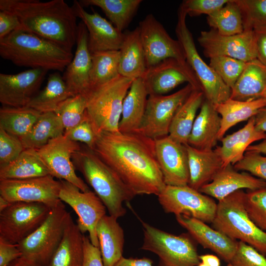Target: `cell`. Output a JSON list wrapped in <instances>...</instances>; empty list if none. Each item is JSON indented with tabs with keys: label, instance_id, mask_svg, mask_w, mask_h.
Masks as SVG:
<instances>
[{
	"label": "cell",
	"instance_id": "1",
	"mask_svg": "<svg viewBox=\"0 0 266 266\" xmlns=\"http://www.w3.org/2000/svg\"><path fill=\"white\" fill-rule=\"evenodd\" d=\"M93 150L135 196H158L166 186L153 139L139 132H102Z\"/></svg>",
	"mask_w": 266,
	"mask_h": 266
},
{
	"label": "cell",
	"instance_id": "2",
	"mask_svg": "<svg viewBox=\"0 0 266 266\" xmlns=\"http://www.w3.org/2000/svg\"><path fill=\"white\" fill-rule=\"evenodd\" d=\"M0 10L15 15L21 24L20 30L71 51L76 44L77 17L64 0H0Z\"/></svg>",
	"mask_w": 266,
	"mask_h": 266
},
{
	"label": "cell",
	"instance_id": "3",
	"mask_svg": "<svg viewBox=\"0 0 266 266\" xmlns=\"http://www.w3.org/2000/svg\"><path fill=\"white\" fill-rule=\"evenodd\" d=\"M0 55L17 66L63 71L73 55L58 44L22 30L0 39Z\"/></svg>",
	"mask_w": 266,
	"mask_h": 266
},
{
	"label": "cell",
	"instance_id": "4",
	"mask_svg": "<svg viewBox=\"0 0 266 266\" xmlns=\"http://www.w3.org/2000/svg\"><path fill=\"white\" fill-rule=\"evenodd\" d=\"M72 161L75 169L83 175L109 214L117 219L123 216L126 213L123 203L131 200L135 195L118 174L86 145L81 146L72 155Z\"/></svg>",
	"mask_w": 266,
	"mask_h": 266
},
{
	"label": "cell",
	"instance_id": "5",
	"mask_svg": "<svg viewBox=\"0 0 266 266\" xmlns=\"http://www.w3.org/2000/svg\"><path fill=\"white\" fill-rule=\"evenodd\" d=\"M245 197L246 193L240 190L219 201L211 223L215 229L231 239H238L266 256V232L250 218Z\"/></svg>",
	"mask_w": 266,
	"mask_h": 266
},
{
	"label": "cell",
	"instance_id": "6",
	"mask_svg": "<svg viewBox=\"0 0 266 266\" xmlns=\"http://www.w3.org/2000/svg\"><path fill=\"white\" fill-rule=\"evenodd\" d=\"M133 80L120 75L87 95L86 116L97 135L119 132L123 101Z\"/></svg>",
	"mask_w": 266,
	"mask_h": 266
},
{
	"label": "cell",
	"instance_id": "7",
	"mask_svg": "<svg viewBox=\"0 0 266 266\" xmlns=\"http://www.w3.org/2000/svg\"><path fill=\"white\" fill-rule=\"evenodd\" d=\"M187 15L180 5L175 28L177 40L183 49L187 63L200 83L204 98L215 105L220 104L230 98L231 89L200 56L193 35L186 25Z\"/></svg>",
	"mask_w": 266,
	"mask_h": 266
},
{
	"label": "cell",
	"instance_id": "8",
	"mask_svg": "<svg viewBox=\"0 0 266 266\" xmlns=\"http://www.w3.org/2000/svg\"><path fill=\"white\" fill-rule=\"evenodd\" d=\"M141 222L143 241L141 249L158 256L157 266H197L200 263L195 245L188 235H175Z\"/></svg>",
	"mask_w": 266,
	"mask_h": 266
},
{
	"label": "cell",
	"instance_id": "9",
	"mask_svg": "<svg viewBox=\"0 0 266 266\" xmlns=\"http://www.w3.org/2000/svg\"><path fill=\"white\" fill-rule=\"evenodd\" d=\"M71 218L63 201L51 208L43 223L18 244L22 256L45 265L60 245Z\"/></svg>",
	"mask_w": 266,
	"mask_h": 266
},
{
	"label": "cell",
	"instance_id": "10",
	"mask_svg": "<svg viewBox=\"0 0 266 266\" xmlns=\"http://www.w3.org/2000/svg\"><path fill=\"white\" fill-rule=\"evenodd\" d=\"M51 208L41 203L15 202L0 212V237L19 244L47 218Z\"/></svg>",
	"mask_w": 266,
	"mask_h": 266
},
{
	"label": "cell",
	"instance_id": "11",
	"mask_svg": "<svg viewBox=\"0 0 266 266\" xmlns=\"http://www.w3.org/2000/svg\"><path fill=\"white\" fill-rule=\"evenodd\" d=\"M158 196L165 212L187 215L205 223H212L217 204L210 197L188 185H166Z\"/></svg>",
	"mask_w": 266,
	"mask_h": 266
},
{
	"label": "cell",
	"instance_id": "12",
	"mask_svg": "<svg viewBox=\"0 0 266 266\" xmlns=\"http://www.w3.org/2000/svg\"><path fill=\"white\" fill-rule=\"evenodd\" d=\"M194 87L189 83L168 95L149 96L139 133L156 139L168 135L173 117Z\"/></svg>",
	"mask_w": 266,
	"mask_h": 266
},
{
	"label": "cell",
	"instance_id": "13",
	"mask_svg": "<svg viewBox=\"0 0 266 266\" xmlns=\"http://www.w3.org/2000/svg\"><path fill=\"white\" fill-rule=\"evenodd\" d=\"M60 180L62 184L60 200L69 205L77 215V225L81 233L88 232L92 243L100 248L97 227L100 220L106 215V207L95 192H82L73 184Z\"/></svg>",
	"mask_w": 266,
	"mask_h": 266
},
{
	"label": "cell",
	"instance_id": "14",
	"mask_svg": "<svg viewBox=\"0 0 266 266\" xmlns=\"http://www.w3.org/2000/svg\"><path fill=\"white\" fill-rule=\"evenodd\" d=\"M61 180L51 175L25 179L0 180V196L10 202L43 203L51 208L61 200Z\"/></svg>",
	"mask_w": 266,
	"mask_h": 266
},
{
	"label": "cell",
	"instance_id": "15",
	"mask_svg": "<svg viewBox=\"0 0 266 266\" xmlns=\"http://www.w3.org/2000/svg\"><path fill=\"white\" fill-rule=\"evenodd\" d=\"M81 146L78 142L69 139L63 134L50 140L37 149V152L51 176L68 182L86 192L90 190L77 175L72 161V155Z\"/></svg>",
	"mask_w": 266,
	"mask_h": 266
},
{
	"label": "cell",
	"instance_id": "16",
	"mask_svg": "<svg viewBox=\"0 0 266 266\" xmlns=\"http://www.w3.org/2000/svg\"><path fill=\"white\" fill-rule=\"evenodd\" d=\"M204 55L208 58L227 56L245 62L257 59L256 34L254 31L244 30L239 34L222 35L216 31H201L198 38Z\"/></svg>",
	"mask_w": 266,
	"mask_h": 266
},
{
	"label": "cell",
	"instance_id": "17",
	"mask_svg": "<svg viewBox=\"0 0 266 266\" xmlns=\"http://www.w3.org/2000/svg\"><path fill=\"white\" fill-rule=\"evenodd\" d=\"M140 36L147 67L168 58L186 62L183 49L178 40L173 39L152 14L139 23Z\"/></svg>",
	"mask_w": 266,
	"mask_h": 266
},
{
	"label": "cell",
	"instance_id": "18",
	"mask_svg": "<svg viewBox=\"0 0 266 266\" xmlns=\"http://www.w3.org/2000/svg\"><path fill=\"white\" fill-rule=\"evenodd\" d=\"M141 78L149 96L165 95L185 82L201 90L200 83L187 62L174 58L165 59L147 67Z\"/></svg>",
	"mask_w": 266,
	"mask_h": 266
},
{
	"label": "cell",
	"instance_id": "19",
	"mask_svg": "<svg viewBox=\"0 0 266 266\" xmlns=\"http://www.w3.org/2000/svg\"><path fill=\"white\" fill-rule=\"evenodd\" d=\"M154 140L156 158L166 185H188L190 175L186 145L169 135Z\"/></svg>",
	"mask_w": 266,
	"mask_h": 266
},
{
	"label": "cell",
	"instance_id": "20",
	"mask_svg": "<svg viewBox=\"0 0 266 266\" xmlns=\"http://www.w3.org/2000/svg\"><path fill=\"white\" fill-rule=\"evenodd\" d=\"M47 71L30 68L14 74L0 73V102L2 106H27L37 94Z\"/></svg>",
	"mask_w": 266,
	"mask_h": 266
},
{
	"label": "cell",
	"instance_id": "21",
	"mask_svg": "<svg viewBox=\"0 0 266 266\" xmlns=\"http://www.w3.org/2000/svg\"><path fill=\"white\" fill-rule=\"evenodd\" d=\"M72 8L76 16L86 26L88 34V47L90 53L106 51L119 50L124 33L98 13L87 12L79 1L74 0Z\"/></svg>",
	"mask_w": 266,
	"mask_h": 266
},
{
	"label": "cell",
	"instance_id": "22",
	"mask_svg": "<svg viewBox=\"0 0 266 266\" xmlns=\"http://www.w3.org/2000/svg\"><path fill=\"white\" fill-rule=\"evenodd\" d=\"M88 41L87 28L82 22H80L77 27L75 54L63 76L68 89L73 96L81 94L87 97L89 92L92 58Z\"/></svg>",
	"mask_w": 266,
	"mask_h": 266
},
{
	"label": "cell",
	"instance_id": "23",
	"mask_svg": "<svg viewBox=\"0 0 266 266\" xmlns=\"http://www.w3.org/2000/svg\"><path fill=\"white\" fill-rule=\"evenodd\" d=\"M176 219L202 246L211 250L225 261L230 263L236 252L238 241L197 219L181 214L176 215Z\"/></svg>",
	"mask_w": 266,
	"mask_h": 266
},
{
	"label": "cell",
	"instance_id": "24",
	"mask_svg": "<svg viewBox=\"0 0 266 266\" xmlns=\"http://www.w3.org/2000/svg\"><path fill=\"white\" fill-rule=\"evenodd\" d=\"M265 187L266 181L246 172H239L230 164L221 169L212 181L203 186L199 191L219 201L238 190H255Z\"/></svg>",
	"mask_w": 266,
	"mask_h": 266
},
{
	"label": "cell",
	"instance_id": "25",
	"mask_svg": "<svg viewBox=\"0 0 266 266\" xmlns=\"http://www.w3.org/2000/svg\"><path fill=\"white\" fill-rule=\"evenodd\" d=\"M195 119L188 144L202 150H211L216 146L221 126V118L215 106L204 98Z\"/></svg>",
	"mask_w": 266,
	"mask_h": 266
},
{
	"label": "cell",
	"instance_id": "26",
	"mask_svg": "<svg viewBox=\"0 0 266 266\" xmlns=\"http://www.w3.org/2000/svg\"><path fill=\"white\" fill-rule=\"evenodd\" d=\"M266 138V133L256 128L254 116L240 130L224 136L220 140L221 146L215 150L223 161V167L230 164L233 166L243 158L247 149L253 142Z\"/></svg>",
	"mask_w": 266,
	"mask_h": 266
},
{
	"label": "cell",
	"instance_id": "27",
	"mask_svg": "<svg viewBox=\"0 0 266 266\" xmlns=\"http://www.w3.org/2000/svg\"><path fill=\"white\" fill-rule=\"evenodd\" d=\"M189 168L188 186L199 191L210 182L223 167V161L215 149L202 150L186 145Z\"/></svg>",
	"mask_w": 266,
	"mask_h": 266
},
{
	"label": "cell",
	"instance_id": "28",
	"mask_svg": "<svg viewBox=\"0 0 266 266\" xmlns=\"http://www.w3.org/2000/svg\"><path fill=\"white\" fill-rule=\"evenodd\" d=\"M149 94L141 77L134 79L124 100L119 131L139 132L145 112Z\"/></svg>",
	"mask_w": 266,
	"mask_h": 266
},
{
	"label": "cell",
	"instance_id": "29",
	"mask_svg": "<svg viewBox=\"0 0 266 266\" xmlns=\"http://www.w3.org/2000/svg\"><path fill=\"white\" fill-rule=\"evenodd\" d=\"M124 33V40L119 50V74L134 79L141 77L147 67L139 28Z\"/></svg>",
	"mask_w": 266,
	"mask_h": 266
},
{
	"label": "cell",
	"instance_id": "30",
	"mask_svg": "<svg viewBox=\"0 0 266 266\" xmlns=\"http://www.w3.org/2000/svg\"><path fill=\"white\" fill-rule=\"evenodd\" d=\"M97 233L104 266H113L123 257L125 242L117 218L105 215L98 224Z\"/></svg>",
	"mask_w": 266,
	"mask_h": 266
},
{
	"label": "cell",
	"instance_id": "31",
	"mask_svg": "<svg viewBox=\"0 0 266 266\" xmlns=\"http://www.w3.org/2000/svg\"><path fill=\"white\" fill-rule=\"evenodd\" d=\"M230 98L241 101L266 99V66L258 59L248 62L231 89Z\"/></svg>",
	"mask_w": 266,
	"mask_h": 266
},
{
	"label": "cell",
	"instance_id": "32",
	"mask_svg": "<svg viewBox=\"0 0 266 266\" xmlns=\"http://www.w3.org/2000/svg\"><path fill=\"white\" fill-rule=\"evenodd\" d=\"M83 236L71 218L60 245L44 266H82Z\"/></svg>",
	"mask_w": 266,
	"mask_h": 266
},
{
	"label": "cell",
	"instance_id": "33",
	"mask_svg": "<svg viewBox=\"0 0 266 266\" xmlns=\"http://www.w3.org/2000/svg\"><path fill=\"white\" fill-rule=\"evenodd\" d=\"M204 100L203 92L194 89L176 111L171 123L168 135L175 141L186 145L197 117V112Z\"/></svg>",
	"mask_w": 266,
	"mask_h": 266
},
{
	"label": "cell",
	"instance_id": "34",
	"mask_svg": "<svg viewBox=\"0 0 266 266\" xmlns=\"http://www.w3.org/2000/svg\"><path fill=\"white\" fill-rule=\"evenodd\" d=\"M215 106L221 118V126L218 133V139L220 141L231 127L249 120L255 116L260 109L266 107V99L241 101L230 98Z\"/></svg>",
	"mask_w": 266,
	"mask_h": 266
},
{
	"label": "cell",
	"instance_id": "35",
	"mask_svg": "<svg viewBox=\"0 0 266 266\" xmlns=\"http://www.w3.org/2000/svg\"><path fill=\"white\" fill-rule=\"evenodd\" d=\"M50 175L36 149H25L13 161L0 167V180L25 179Z\"/></svg>",
	"mask_w": 266,
	"mask_h": 266
},
{
	"label": "cell",
	"instance_id": "36",
	"mask_svg": "<svg viewBox=\"0 0 266 266\" xmlns=\"http://www.w3.org/2000/svg\"><path fill=\"white\" fill-rule=\"evenodd\" d=\"M72 96L73 95L63 76L56 72L49 75L45 87L33 98L27 106L41 113L56 112L63 101Z\"/></svg>",
	"mask_w": 266,
	"mask_h": 266
},
{
	"label": "cell",
	"instance_id": "37",
	"mask_svg": "<svg viewBox=\"0 0 266 266\" xmlns=\"http://www.w3.org/2000/svg\"><path fill=\"white\" fill-rule=\"evenodd\" d=\"M65 128L55 112L42 113L31 131L20 138L25 149H38L48 141L63 134Z\"/></svg>",
	"mask_w": 266,
	"mask_h": 266
},
{
	"label": "cell",
	"instance_id": "38",
	"mask_svg": "<svg viewBox=\"0 0 266 266\" xmlns=\"http://www.w3.org/2000/svg\"><path fill=\"white\" fill-rule=\"evenodd\" d=\"M141 0H80L83 6H96L105 13L111 23L119 31L126 29L142 2Z\"/></svg>",
	"mask_w": 266,
	"mask_h": 266
},
{
	"label": "cell",
	"instance_id": "39",
	"mask_svg": "<svg viewBox=\"0 0 266 266\" xmlns=\"http://www.w3.org/2000/svg\"><path fill=\"white\" fill-rule=\"evenodd\" d=\"M41 114L28 106H2L0 109V128L21 138L29 133Z\"/></svg>",
	"mask_w": 266,
	"mask_h": 266
},
{
	"label": "cell",
	"instance_id": "40",
	"mask_svg": "<svg viewBox=\"0 0 266 266\" xmlns=\"http://www.w3.org/2000/svg\"><path fill=\"white\" fill-rule=\"evenodd\" d=\"M91 58L89 93L120 75L119 50L96 52L91 54Z\"/></svg>",
	"mask_w": 266,
	"mask_h": 266
},
{
	"label": "cell",
	"instance_id": "41",
	"mask_svg": "<svg viewBox=\"0 0 266 266\" xmlns=\"http://www.w3.org/2000/svg\"><path fill=\"white\" fill-rule=\"evenodd\" d=\"M209 26L222 35H232L244 31L239 8L234 0L229 1L222 8L207 16Z\"/></svg>",
	"mask_w": 266,
	"mask_h": 266
},
{
	"label": "cell",
	"instance_id": "42",
	"mask_svg": "<svg viewBox=\"0 0 266 266\" xmlns=\"http://www.w3.org/2000/svg\"><path fill=\"white\" fill-rule=\"evenodd\" d=\"M87 97L78 94L63 101L55 112L61 118L65 130H69L83 121L87 117Z\"/></svg>",
	"mask_w": 266,
	"mask_h": 266
},
{
	"label": "cell",
	"instance_id": "43",
	"mask_svg": "<svg viewBox=\"0 0 266 266\" xmlns=\"http://www.w3.org/2000/svg\"><path fill=\"white\" fill-rule=\"evenodd\" d=\"M242 17L244 30L266 28V0H234Z\"/></svg>",
	"mask_w": 266,
	"mask_h": 266
},
{
	"label": "cell",
	"instance_id": "44",
	"mask_svg": "<svg viewBox=\"0 0 266 266\" xmlns=\"http://www.w3.org/2000/svg\"><path fill=\"white\" fill-rule=\"evenodd\" d=\"M209 59V66L231 89L234 86L248 63L227 56H216Z\"/></svg>",
	"mask_w": 266,
	"mask_h": 266
},
{
	"label": "cell",
	"instance_id": "45",
	"mask_svg": "<svg viewBox=\"0 0 266 266\" xmlns=\"http://www.w3.org/2000/svg\"><path fill=\"white\" fill-rule=\"evenodd\" d=\"M247 213L254 223L266 232V187L246 193Z\"/></svg>",
	"mask_w": 266,
	"mask_h": 266
},
{
	"label": "cell",
	"instance_id": "46",
	"mask_svg": "<svg viewBox=\"0 0 266 266\" xmlns=\"http://www.w3.org/2000/svg\"><path fill=\"white\" fill-rule=\"evenodd\" d=\"M24 149L19 138L0 128V167L13 161Z\"/></svg>",
	"mask_w": 266,
	"mask_h": 266
},
{
	"label": "cell",
	"instance_id": "47",
	"mask_svg": "<svg viewBox=\"0 0 266 266\" xmlns=\"http://www.w3.org/2000/svg\"><path fill=\"white\" fill-rule=\"evenodd\" d=\"M233 167L237 171L249 172L255 177L266 181V156L260 153L246 151L243 158Z\"/></svg>",
	"mask_w": 266,
	"mask_h": 266
},
{
	"label": "cell",
	"instance_id": "48",
	"mask_svg": "<svg viewBox=\"0 0 266 266\" xmlns=\"http://www.w3.org/2000/svg\"><path fill=\"white\" fill-rule=\"evenodd\" d=\"M230 263L235 266H266V257L252 246L239 241Z\"/></svg>",
	"mask_w": 266,
	"mask_h": 266
},
{
	"label": "cell",
	"instance_id": "49",
	"mask_svg": "<svg viewBox=\"0 0 266 266\" xmlns=\"http://www.w3.org/2000/svg\"><path fill=\"white\" fill-rule=\"evenodd\" d=\"M229 0H185L180 5L190 16H207L224 6Z\"/></svg>",
	"mask_w": 266,
	"mask_h": 266
},
{
	"label": "cell",
	"instance_id": "50",
	"mask_svg": "<svg viewBox=\"0 0 266 266\" xmlns=\"http://www.w3.org/2000/svg\"><path fill=\"white\" fill-rule=\"evenodd\" d=\"M64 134L72 141L84 143L92 150L95 146L97 137L87 117L76 126L69 130H65Z\"/></svg>",
	"mask_w": 266,
	"mask_h": 266
},
{
	"label": "cell",
	"instance_id": "51",
	"mask_svg": "<svg viewBox=\"0 0 266 266\" xmlns=\"http://www.w3.org/2000/svg\"><path fill=\"white\" fill-rule=\"evenodd\" d=\"M82 266H104L100 249L94 246L88 236H83V260Z\"/></svg>",
	"mask_w": 266,
	"mask_h": 266
},
{
	"label": "cell",
	"instance_id": "52",
	"mask_svg": "<svg viewBox=\"0 0 266 266\" xmlns=\"http://www.w3.org/2000/svg\"><path fill=\"white\" fill-rule=\"evenodd\" d=\"M21 256L18 244L10 243L0 237V266H7Z\"/></svg>",
	"mask_w": 266,
	"mask_h": 266
},
{
	"label": "cell",
	"instance_id": "53",
	"mask_svg": "<svg viewBox=\"0 0 266 266\" xmlns=\"http://www.w3.org/2000/svg\"><path fill=\"white\" fill-rule=\"evenodd\" d=\"M21 30L18 17L9 12L0 10V39L16 30Z\"/></svg>",
	"mask_w": 266,
	"mask_h": 266
},
{
	"label": "cell",
	"instance_id": "54",
	"mask_svg": "<svg viewBox=\"0 0 266 266\" xmlns=\"http://www.w3.org/2000/svg\"><path fill=\"white\" fill-rule=\"evenodd\" d=\"M255 32L257 59L266 66V28Z\"/></svg>",
	"mask_w": 266,
	"mask_h": 266
},
{
	"label": "cell",
	"instance_id": "55",
	"mask_svg": "<svg viewBox=\"0 0 266 266\" xmlns=\"http://www.w3.org/2000/svg\"><path fill=\"white\" fill-rule=\"evenodd\" d=\"M113 266H154L153 261L148 258H126L122 257Z\"/></svg>",
	"mask_w": 266,
	"mask_h": 266
},
{
	"label": "cell",
	"instance_id": "56",
	"mask_svg": "<svg viewBox=\"0 0 266 266\" xmlns=\"http://www.w3.org/2000/svg\"><path fill=\"white\" fill-rule=\"evenodd\" d=\"M255 126L257 130L266 132V106L259 110L255 116Z\"/></svg>",
	"mask_w": 266,
	"mask_h": 266
},
{
	"label": "cell",
	"instance_id": "57",
	"mask_svg": "<svg viewBox=\"0 0 266 266\" xmlns=\"http://www.w3.org/2000/svg\"><path fill=\"white\" fill-rule=\"evenodd\" d=\"M7 266H42L37 262L24 256L17 259Z\"/></svg>",
	"mask_w": 266,
	"mask_h": 266
},
{
	"label": "cell",
	"instance_id": "58",
	"mask_svg": "<svg viewBox=\"0 0 266 266\" xmlns=\"http://www.w3.org/2000/svg\"><path fill=\"white\" fill-rule=\"evenodd\" d=\"M201 262L208 266H220L219 259L216 256L211 254H205L199 256Z\"/></svg>",
	"mask_w": 266,
	"mask_h": 266
},
{
	"label": "cell",
	"instance_id": "59",
	"mask_svg": "<svg viewBox=\"0 0 266 266\" xmlns=\"http://www.w3.org/2000/svg\"><path fill=\"white\" fill-rule=\"evenodd\" d=\"M246 151H252L266 154V138L257 144L249 146Z\"/></svg>",
	"mask_w": 266,
	"mask_h": 266
},
{
	"label": "cell",
	"instance_id": "60",
	"mask_svg": "<svg viewBox=\"0 0 266 266\" xmlns=\"http://www.w3.org/2000/svg\"><path fill=\"white\" fill-rule=\"evenodd\" d=\"M10 204L11 202L3 197L0 196V212L6 208Z\"/></svg>",
	"mask_w": 266,
	"mask_h": 266
},
{
	"label": "cell",
	"instance_id": "61",
	"mask_svg": "<svg viewBox=\"0 0 266 266\" xmlns=\"http://www.w3.org/2000/svg\"><path fill=\"white\" fill-rule=\"evenodd\" d=\"M197 266H208L204 263L200 262V263Z\"/></svg>",
	"mask_w": 266,
	"mask_h": 266
},
{
	"label": "cell",
	"instance_id": "62",
	"mask_svg": "<svg viewBox=\"0 0 266 266\" xmlns=\"http://www.w3.org/2000/svg\"><path fill=\"white\" fill-rule=\"evenodd\" d=\"M227 266H235L233 265L230 263H229L227 265Z\"/></svg>",
	"mask_w": 266,
	"mask_h": 266
}]
</instances>
